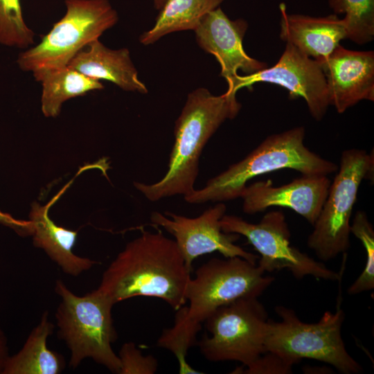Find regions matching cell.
<instances>
[{"label":"cell","mask_w":374,"mask_h":374,"mask_svg":"<svg viewBox=\"0 0 374 374\" xmlns=\"http://www.w3.org/2000/svg\"><path fill=\"white\" fill-rule=\"evenodd\" d=\"M274 280L256 263L241 257L210 259L190 278L186 292L188 306L176 310L173 326L163 330L157 345L175 355L179 373H197L186 355L196 344L202 323L221 306L244 297L258 298Z\"/></svg>","instance_id":"6da1fadb"},{"label":"cell","mask_w":374,"mask_h":374,"mask_svg":"<svg viewBox=\"0 0 374 374\" xmlns=\"http://www.w3.org/2000/svg\"><path fill=\"white\" fill-rule=\"evenodd\" d=\"M190 271L174 240L143 231L104 271L97 290L114 304L143 296L161 299L175 310L186 303Z\"/></svg>","instance_id":"7a4b0ae2"},{"label":"cell","mask_w":374,"mask_h":374,"mask_svg":"<svg viewBox=\"0 0 374 374\" xmlns=\"http://www.w3.org/2000/svg\"><path fill=\"white\" fill-rule=\"evenodd\" d=\"M240 108L235 96L226 92L214 96L204 88L190 92L175 121V142L166 173L154 184L134 182L136 188L151 202L192 193L205 145L222 123L234 118Z\"/></svg>","instance_id":"3957f363"},{"label":"cell","mask_w":374,"mask_h":374,"mask_svg":"<svg viewBox=\"0 0 374 374\" xmlns=\"http://www.w3.org/2000/svg\"><path fill=\"white\" fill-rule=\"evenodd\" d=\"M305 133L303 127H296L269 136L243 159L209 179L204 187L184 196L185 201L199 204L240 198L249 180L283 169L305 175H328L336 172V163L321 157L304 145Z\"/></svg>","instance_id":"277c9868"},{"label":"cell","mask_w":374,"mask_h":374,"mask_svg":"<svg viewBox=\"0 0 374 374\" xmlns=\"http://www.w3.org/2000/svg\"><path fill=\"white\" fill-rule=\"evenodd\" d=\"M55 290L61 297L55 313L57 337L70 350V366L75 368L91 358L118 373L121 362L112 347L117 338L112 316L114 303L97 289L75 295L61 280L56 281Z\"/></svg>","instance_id":"5b68a950"},{"label":"cell","mask_w":374,"mask_h":374,"mask_svg":"<svg viewBox=\"0 0 374 374\" xmlns=\"http://www.w3.org/2000/svg\"><path fill=\"white\" fill-rule=\"evenodd\" d=\"M326 311L317 323L302 321L294 310L275 308L280 320H269L265 350L296 364L303 358L322 362L344 374H359L362 366L348 353L341 337L345 315L340 305Z\"/></svg>","instance_id":"8992f818"},{"label":"cell","mask_w":374,"mask_h":374,"mask_svg":"<svg viewBox=\"0 0 374 374\" xmlns=\"http://www.w3.org/2000/svg\"><path fill=\"white\" fill-rule=\"evenodd\" d=\"M66 13L40 42L20 53L19 68L34 78L49 70L68 66L89 43L98 39L118 20L108 0H65Z\"/></svg>","instance_id":"52a82bcc"},{"label":"cell","mask_w":374,"mask_h":374,"mask_svg":"<svg viewBox=\"0 0 374 374\" xmlns=\"http://www.w3.org/2000/svg\"><path fill=\"white\" fill-rule=\"evenodd\" d=\"M373 170V154L356 148L342 152L338 172L308 238V246L320 260L328 261L349 249L350 221L358 190Z\"/></svg>","instance_id":"ba28073f"},{"label":"cell","mask_w":374,"mask_h":374,"mask_svg":"<svg viewBox=\"0 0 374 374\" xmlns=\"http://www.w3.org/2000/svg\"><path fill=\"white\" fill-rule=\"evenodd\" d=\"M257 297H244L215 310L204 321L205 333L199 342L210 362L235 361L244 366L266 352L267 312Z\"/></svg>","instance_id":"9c48e42d"},{"label":"cell","mask_w":374,"mask_h":374,"mask_svg":"<svg viewBox=\"0 0 374 374\" xmlns=\"http://www.w3.org/2000/svg\"><path fill=\"white\" fill-rule=\"evenodd\" d=\"M220 225L224 232L247 238L260 255L257 265L265 273L287 269L298 279L312 276L317 279L339 280L341 277V273L328 269L323 263L291 246L290 232L281 211L266 213L257 224L224 214Z\"/></svg>","instance_id":"30bf717a"},{"label":"cell","mask_w":374,"mask_h":374,"mask_svg":"<svg viewBox=\"0 0 374 374\" xmlns=\"http://www.w3.org/2000/svg\"><path fill=\"white\" fill-rule=\"evenodd\" d=\"M257 82L280 86L288 91L290 98H303L317 121L323 118L330 105L326 80L320 65L290 43H286L283 54L274 66L244 76L237 75L228 85L226 93L235 96L242 88L251 90Z\"/></svg>","instance_id":"8fae6325"},{"label":"cell","mask_w":374,"mask_h":374,"mask_svg":"<svg viewBox=\"0 0 374 374\" xmlns=\"http://www.w3.org/2000/svg\"><path fill=\"white\" fill-rule=\"evenodd\" d=\"M226 210L225 204L220 202L196 217L166 211L165 215L153 212L150 220L154 224L163 227L174 236L190 272L193 262L197 257L214 251L220 253L224 258L238 256L256 263L258 256L235 244L240 238L239 234L228 233L222 230L220 220Z\"/></svg>","instance_id":"7c38bea8"},{"label":"cell","mask_w":374,"mask_h":374,"mask_svg":"<svg viewBox=\"0 0 374 374\" xmlns=\"http://www.w3.org/2000/svg\"><path fill=\"white\" fill-rule=\"evenodd\" d=\"M331 181L327 175H302L290 183L274 186L270 180L246 186L242 193V210L253 214L271 206L287 207L312 226L327 197Z\"/></svg>","instance_id":"4fadbf2b"},{"label":"cell","mask_w":374,"mask_h":374,"mask_svg":"<svg viewBox=\"0 0 374 374\" xmlns=\"http://www.w3.org/2000/svg\"><path fill=\"white\" fill-rule=\"evenodd\" d=\"M247 28L245 20H231L218 7L208 12L195 30L197 44L215 56L221 67L220 75L228 85L238 70L249 75L268 67L244 50L242 41Z\"/></svg>","instance_id":"5bb4252c"},{"label":"cell","mask_w":374,"mask_h":374,"mask_svg":"<svg viewBox=\"0 0 374 374\" xmlns=\"http://www.w3.org/2000/svg\"><path fill=\"white\" fill-rule=\"evenodd\" d=\"M318 64L326 80L330 105L338 113H344L361 100H374L373 51L348 50L339 44Z\"/></svg>","instance_id":"9a60e30c"},{"label":"cell","mask_w":374,"mask_h":374,"mask_svg":"<svg viewBox=\"0 0 374 374\" xmlns=\"http://www.w3.org/2000/svg\"><path fill=\"white\" fill-rule=\"evenodd\" d=\"M279 9L280 38L318 63L325 61L346 38L343 19L335 14L323 17L288 14L284 3Z\"/></svg>","instance_id":"2e32d148"},{"label":"cell","mask_w":374,"mask_h":374,"mask_svg":"<svg viewBox=\"0 0 374 374\" xmlns=\"http://www.w3.org/2000/svg\"><path fill=\"white\" fill-rule=\"evenodd\" d=\"M63 188L47 204L41 206L38 203L32 205L29 215L31 234L35 247L42 249L62 271L72 276H78L89 270L96 260L76 256L72 249L77 238V231L57 226L48 216L51 206L58 199Z\"/></svg>","instance_id":"e0dca14e"},{"label":"cell","mask_w":374,"mask_h":374,"mask_svg":"<svg viewBox=\"0 0 374 374\" xmlns=\"http://www.w3.org/2000/svg\"><path fill=\"white\" fill-rule=\"evenodd\" d=\"M68 66L87 77L111 82L125 91L148 93L127 48L113 50L96 39L78 53Z\"/></svg>","instance_id":"ac0fdd59"},{"label":"cell","mask_w":374,"mask_h":374,"mask_svg":"<svg viewBox=\"0 0 374 374\" xmlns=\"http://www.w3.org/2000/svg\"><path fill=\"white\" fill-rule=\"evenodd\" d=\"M44 311L21 350L10 355L2 374H59L64 368L63 357L47 348L46 341L54 326Z\"/></svg>","instance_id":"d6986e66"},{"label":"cell","mask_w":374,"mask_h":374,"mask_svg":"<svg viewBox=\"0 0 374 374\" xmlns=\"http://www.w3.org/2000/svg\"><path fill=\"white\" fill-rule=\"evenodd\" d=\"M35 80L42 84L41 109L46 117H56L62 104L73 98L104 88L100 80L69 67L46 71Z\"/></svg>","instance_id":"ffe728a7"},{"label":"cell","mask_w":374,"mask_h":374,"mask_svg":"<svg viewBox=\"0 0 374 374\" xmlns=\"http://www.w3.org/2000/svg\"><path fill=\"white\" fill-rule=\"evenodd\" d=\"M224 1L167 0L159 10L154 26L140 36V42L148 45L173 32L195 30L203 18Z\"/></svg>","instance_id":"44dd1931"},{"label":"cell","mask_w":374,"mask_h":374,"mask_svg":"<svg viewBox=\"0 0 374 374\" xmlns=\"http://www.w3.org/2000/svg\"><path fill=\"white\" fill-rule=\"evenodd\" d=\"M335 15L342 19L346 38L358 44L371 42L374 37V0H328Z\"/></svg>","instance_id":"7402d4cb"},{"label":"cell","mask_w":374,"mask_h":374,"mask_svg":"<svg viewBox=\"0 0 374 374\" xmlns=\"http://www.w3.org/2000/svg\"><path fill=\"white\" fill-rule=\"evenodd\" d=\"M34 37L24 21L20 0H0V44L28 48L35 43Z\"/></svg>","instance_id":"603a6c76"},{"label":"cell","mask_w":374,"mask_h":374,"mask_svg":"<svg viewBox=\"0 0 374 374\" xmlns=\"http://www.w3.org/2000/svg\"><path fill=\"white\" fill-rule=\"evenodd\" d=\"M350 233L362 242L366 256L362 272L347 290L348 294L355 295L374 288V230L365 212L356 213L350 224Z\"/></svg>","instance_id":"cb8c5ba5"},{"label":"cell","mask_w":374,"mask_h":374,"mask_svg":"<svg viewBox=\"0 0 374 374\" xmlns=\"http://www.w3.org/2000/svg\"><path fill=\"white\" fill-rule=\"evenodd\" d=\"M121 362L119 374H154L158 367L152 355H143L133 342L125 343L118 354Z\"/></svg>","instance_id":"d4e9b609"},{"label":"cell","mask_w":374,"mask_h":374,"mask_svg":"<svg viewBox=\"0 0 374 374\" xmlns=\"http://www.w3.org/2000/svg\"><path fill=\"white\" fill-rule=\"evenodd\" d=\"M295 364L280 355L266 351L253 363L246 366L243 373L248 374H290Z\"/></svg>","instance_id":"484cf974"},{"label":"cell","mask_w":374,"mask_h":374,"mask_svg":"<svg viewBox=\"0 0 374 374\" xmlns=\"http://www.w3.org/2000/svg\"><path fill=\"white\" fill-rule=\"evenodd\" d=\"M0 223L12 228L19 234H31V225L30 221L18 220L10 216L9 214L0 211Z\"/></svg>","instance_id":"4316f807"},{"label":"cell","mask_w":374,"mask_h":374,"mask_svg":"<svg viewBox=\"0 0 374 374\" xmlns=\"http://www.w3.org/2000/svg\"><path fill=\"white\" fill-rule=\"evenodd\" d=\"M10 355L7 337L0 328V374H2Z\"/></svg>","instance_id":"83f0119b"},{"label":"cell","mask_w":374,"mask_h":374,"mask_svg":"<svg viewBox=\"0 0 374 374\" xmlns=\"http://www.w3.org/2000/svg\"><path fill=\"white\" fill-rule=\"evenodd\" d=\"M167 0H153L154 8L157 10H161Z\"/></svg>","instance_id":"f1b7e54d"}]
</instances>
